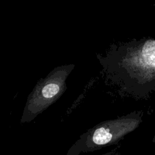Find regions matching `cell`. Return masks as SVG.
Returning a JSON list of instances; mask_svg holds the SVG:
<instances>
[{"label":"cell","instance_id":"obj_2","mask_svg":"<svg viewBox=\"0 0 155 155\" xmlns=\"http://www.w3.org/2000/svg\"><path fill=\"white\" fill-rule=\"evenodd\" d=\"M143 112L136 111L117 119L101 123L82 134L66 155H79L115 145L136 129L142 122Z\"/></svg>","mask_w":155,"mask_h":155},{"label":"cell","instance_id":"obj_1","mask_svg":"<svg viewBox=\"0 0 155 155\" xmlns=\"http://www.w3.org/2000/svg\"><path fill=\"white\" fill-rule=\"evenodd\" d=\"M115 71L122 91L137 99L155 93V38L133 39L115 51Z\"/></svg>","mask_w":155,"mask_h":155},{"label":"cell","instance_id":"obj_4","mask_svg":"<svg viewBox=\"0 0 155 155\" xmlns=\"http://www.w3.org/2000/svg\"><path fill=\"white\" fill-rule=\"evenodd\" d=\"M101 155H119V152L117 151L116 149H113L111 151L105 153L104 154H102Z\"/></svg>","mask_w":155,"mask_h":155},{"label":"cell","instance_id":"obj_3","mask_svg":"<svg viewBox=\"0 0 155 155\" xmlns=\"http://www.w3.org/2000/svg\"><path fill=\"white\" fill-rule=\"evenodd\" d=\"M62 85V83H58L56 80L53 79L44 82V85L39 91V102H48L50 99H53L61 91Z\"/></svg>","mask_w":155,"mask_h":155},{"label":"cell","instance_id":"obj_5","mask_svg":"<svg viewBox=\"0 0 155 155\" xmlns=\"http://www.w3.org/2000/svg\"><path fill=\"white\" fill-rule=\"evenodd\" d=\"M153 142H155V135L154 136V137H153Z\"/></svg>","mask_w":155,"mask_h":155},{"label":"cell","instance_id":"obj_6","mask_svg":"<svg viewBox=\"0 0 155 155\" xmlns=\"http://www.w3.org/2000/svg\"><path fill=\"white\" fill-rule=\"evenodd\" d=\"M153 6H154V7H155V4H153Z\"/></svg>","mask_w":155,"mask_h":155}]
</instances>
